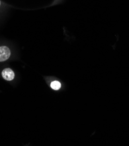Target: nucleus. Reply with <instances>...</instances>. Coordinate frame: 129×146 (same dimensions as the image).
<instances>
[{
    "mask_svg": "<svg viewBox=\"0 0 129 146\" xmlns=\"http://www.w3.org/2000/svg\"><path fill=\"white\" fill-rule=\"evenodd\" d=\"M11 56V50L7 46L0 47V62H4L8 60Z\"/></svg>",
    "mask_w": 129,
    "mask_h": 146,
    "instance_id": "1",
    "label": "nucleus"
},
{
    "mask_svg": "<svg viewBox=\"0 0 129 146\" xmlns=\"http://www.w3.org/2000/svg\"><path fill=\"white\" fill-rule=\"evenodd\" d=\"M3 78L8 81H11L15 78V74L13 71L10 68L4 69L2 72Z\"/></svg>",
    "mask_w": 129,
    "mask_h": 146,
    "instance_id": "2",
    "label": "nucleus"
},
{
    "mask_svg": "<svg viewBox=\"0 0 129 146\" xmlns=\"http://www.w3.org/2000/svg\"><path fill=\"white\" fill-rule=\"evenodd\" d=\"M61 84L58 81H54L51 83V87L55 90H59L61 88Z\"/></svg>",
    "mask_w": 129,
    "mask_h": 146,
    "instance_id": "3",
    "label": "nucleus"
},
{
    "mask_svg": "<svg viewBox=\"0 0 129 146\" xmlns=\"http://www.w3.org/2000/svg\"><path fill=\"white\" fill-rule=\"evenodd\" d=\"M0 6H1V1H0Z\"/></svg>",
    "mask_w": 129,
    "mask_h": 146,
    "instance_id": "4",
    "label": "nucleus"
}]
</instances>
